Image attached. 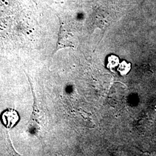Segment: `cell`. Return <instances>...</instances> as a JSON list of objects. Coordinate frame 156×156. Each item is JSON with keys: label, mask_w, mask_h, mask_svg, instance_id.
<instances>
[{"label": "cell", "mask_w": 156, "mask_h": 156, "mask_svg": "<svg viewBox=\"0 0 156 156\" xmlns=\"http://www.w3.org/2000/svg\"><path fill=\"white\" fill-rule=\"evenodd\" d=\"M93 15V22L95 26L103 32L116 19L115 11L108 6H104L98 7Z\"/></svg>", "instance_id": "obj_1"}, {"label": "cell", "mask_w": 156, "mask_h": 156, "mask_svg": "<svg viewBox=\"0 0 156 156\" xmlns=\"http://www.w3.org/2000/svg\"><path fill=\"white\" fill-rule=\"evenodd\" d=\"M27 76L28 77V81L30 82V85L31 86V91L33 93V95L34 98V103L33 105V112L31 117L30 119V120L27 124V131L28 133L33 135H37L38 133L40 128V122L39 121V108L37 102V100L36 98V96L35 94V93L34 91L33 86V83L31 81L30 78L28 77L27 75Z\"/></svg>", "instance_id": "obj_2"}, {"label": "cell", "mask_w": 156, "mask_h": 156, "mask_svg": "<svg viewBox=\"0 0 156 156\" xmlns=\"http://www.w3.org/2000/svg\"><path fill=\"white\" fill-rule=\"evenodd\" d=\"M19 120V115L15 110L7 109L1 115V121L6 128H11L16 124Z\"/></svg>", "instance_id": "obj_3"}, {"label": "cell", "mask_w": 156, "mask_h": 156, "mask_svg": "<svg viewBox=\"0 0 156 156\" xmlns=\"http://www.w3.org/2000/svg\"><path fill=\"white\" fill-rule=\"evenodd\" d=\"M74 36L70 33L67 32V31L63 29L62 27H61L60 31L59 33V38L58 43L57 45L55 53L57 50H60L65 48H70L74 47Z\"/></svg>", "instance_id": "obj_4"}, {"label": "cell", "mask_w": 156, "mask_h": 156, "mask_svg": "<svg viewBox=\"0 0 156 156\" xmlns=\"http://www.w3.org/2000/svg\"><path fill=\"white\" fill-rule=\"evenodd\" d=\"M123 66L122 64H121L120 67L119 68V71L120 73L122 74H126L127 73H128L129 69V64H127V62H122Z\"/></svg>", "instance_id": "obj_5"}]
</instances>
